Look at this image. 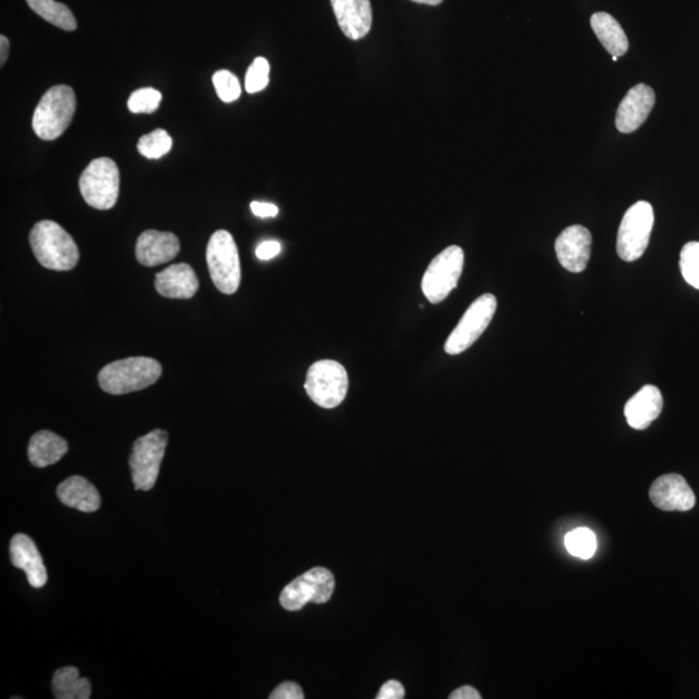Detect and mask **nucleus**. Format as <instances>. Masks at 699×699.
<instances>
[{
	"label": "nucleus",
	"instance_id": "obj_29",
	"mask_svg": "<svg viewBox=\"0 0 699 699\" xmlns=\"http://www.w3.org/2000/svg\"><path fill=\"white\" fill-rule=\"evenodd\" d=\"M270 82V63L265 57H257L250 65L245 77V90L249 94L265 90Z\"/></svg>",
	"mask_w": 699,
	"mask_h": 699
},
{
	"label": "nucleus",
	"instance_id": "obj_22",
	"mask_svg": "<svg viewBox=\"0 0 699 699\" xmlns=\"http://www.w3.org/2000/svg\"><path fill=\"white\" fill-rule=\"evenodd\" d=\"M591 26L611 56L621 57L626 54L630 43L621 24L613 16L606 12H597L591 17Z\"/></svg>",
	"mask_w": 699,
	"mask_h": 699
},
{
	"label": "nucleus",
	"instance_id": "obj_20",
	"mask_svg": "<svg viewBox=\"0 0 699 699\" xmlns=\"http://www.w3.org/2000/svg\"><path fill=\"white\" fill-rule=\"evenodd\" d=\"M56 492L61 503L79 512H96L101 505L99 491L90 481L81 476L65 479L57 487Z\"/></svg>",
	"mask_w": 699,
	"mask_h": 699
},
{
	"label": "nucleus",
	"instance_id": "obj_12",
	"mask_svg": "<svg viewBox=\"0 0 699 699\" xmlns=\"http://www.w3.org/2000/svg\"><path fill=\"white\" fill-rule=\"evenodd\" d=\"M592 235L586 227H567L557 237L555 249L558 262L561 266L573 274H579L586 270L591 258Z\"/></svg>",
	"mask_w": 699,
	"mask_h": 699
},
{
	"label": "nucleus",
	"instance_id": "obj_26",
	"mask_svg": "<svg viewBox=\"0 0 699 699\" xmlns=\"http://www.w3.org/2000/svg\"><path fill=\"white\" fill-rule=\"evenodd\" d=\"M565 545L570 555L582 558V560H589L595 555L597 540L591 530L579 527L566 535Z\"/></svg>",
	"mask_w": 699,
	"mask_h": 699
},
{
	"label": "nucleus",
	"instance_id": "obj_30",
	"mask_svg": "<svg viewBox=\"0 0 699 699\" xmlns=\"http://www.w3.org/2000/svg\"><path fill=\"white\" fill-rule=\"evenodd\" d=\"M213 83L219 99L224 103H232L240 98L241 85L239 79L230 70H218L214 73Z\"/></svg>",
	"mask_w": 699,
	"mask_h": 699
},
{
	"label": "nucleus",
	"instance_id": "obj_15",
	"mask_svg": "<svg viewBox=\"0 0 699 699\" xmlns=\"http://www.w3.org/2000/svg\"><path fill=\"white\" fill-rule=\"evenodd\" d=\"M338 26L347 38L359 41L371 32V0H331Z\"/></svg>",
	"mask_w": 699,
	"mask_h": 699
},
{
	"label": "nucleus",
	"instance_id": "obj_2",
	"mask_svg": "<svg viewBox=\"0 0 699 699\" xmlns=\"http://www.w3.org/2000/svg\"><path fill=\"white\" fill-rule=\"evenodd\" d=\"M161 375L162 367L157 360L134 356L108 364L101 369L98 378L105 393L123 395L149 388Z\"/></svg>",
	"mask_w": 699,
	"mask_h": 699
},
{
	"label": "nucleus",
	"instance_id": "obj_21",
	"mask_svg": "<svg viewBox=\"0 0 699 699\" xmlns=\"http://www.w3.org/2000/svg\"><path fill=\"white\" fill-rule=\"evenodd\" d=\"M69 450L67 441L60 435L42 430L30 439L28 456L30 463L37 468H46L63 459Z\"/></svg>",
	"mask_w": 699,
	"mask_h": 699
},
{
	"label": "nucleus",
	"instance_id": "obj_31",
	"mask_svg": "<svg viewBox=\"0 0 699 699\" xmlns=\"http://www.w3.org/2000/svg\"><path fill=\"white\" fill-rule=\"evenodd\" d=\"M305 694L296 683H283L271 693L270 699H303Z\"/></svg>",
	"mask_w": 699,
	"mask_h": 699
},
{
	"label": "nucleus",
	"instance_id": "obj_19",
	"mask_svg": "<svg viewBox=\"0 0 699 699\" xmlns=\"http://www.w3.org/2000/svg\"><path fill=\"white\" fill-rule=\"evenodd\" d=\"M199 279L195 270L187 263L165 268L156 275L155 287L161 296L174 300H189L199 290Z\"/></svg>",
	"mask_w": 699,
	"mask_h": 699
},
{
	"label": "nucleus",
	"instance_id": "obj_33",
	"mask_svg": "<svg viewBox=\"0 0 699 699\" xmlns=\"http://www.w3.org/2000/svg\"><path fill=\"white\" fill-rule=\"evenodd\" d=\"M281 252V245L278 241L268 240L258 246L256 250L257 257L261 261H270V259L278 256Z\"/></svg>",
	"mask_w": 699,
	"mask_h": 699
},
{
	"label": "nucleus",
	"instance_id": "obj_25",
	"mask_svg": "<svg viewBox=\"0 0 699 699\" xmlns=\"http://www.w3.org/2000/svg\"><path fill=\"white\" fill-rule=\"evenodd\" d=\"M173 148V139L164 129H157L147 135H143L138 142L140 155L148 160H158L164 157Z\"/></svg>",
	"mask_w": 699,
	"mask_h": 699
},
{
	"label": "nucleus",
	"instance_id": "obj_28",
	"mask_svg": "<svg viewBox=\"0 0 699 699\" xmlns=\"http://www.w3.org/2000/svg\"><path fill=\"white\" fill-rule=\"evenodd\" d=\"M162 101V94L152 87H145V89H139L130 95L129 101H127V107H129L131 113H155L158 108H160Z\"/></svg>",
	"mask_w": 699,
	"mask_h": 699
},
{
	"label": "nucleus",
	"instance_id": "obj_38",
	"mask_svg": "<svg viewBox=\"0 0 699 699\" xmlns=\"http://www.w3.org/2000/svg\"><path fill=\"white\" fill-rule=\"evenodd\" d=\"M613 61H618V56H613Z\"/></svg>",
	"mask_w": 699,
	"mask_h": 699
},
{
	"label": "nucleus",
	"instance_id": "obj_4",
	"mask_svg": "<svg viewBox=\"0 0 699 699\" xmlns=\"http://www.w3.org/2000/svg\"><path fill=\"white\" fill-rule=\"evenodd\" d=\"M211 280L224 294L237 292L241 283L239 249L230 232L219 230L210 237L206 248Z\"/></svg>",
	"mask_w": 699,
	"mask_h": 699
},
{
	"label": "nucleus",
	"instance_id": "obj_23",
	"mask_svg": "<svg viewBox=\"0 0 699 699\" xmlns=\"http://www.w3.org/2000/svg\"><path fill=\"white\" fill-rule=\"evenodd\" d=\"M52 689L57 699H90L91 684L79 676L78 668L63 667L57 670L52 679Z\"/></svg>",
	"mask_w": 699,
	"mask_h": 699
},
{
	"label": "nucleus",
	"instance_id": "obj_32",
	"mask_svg": "<svg viewBox=\"0 0 699 699\" xmlns=\"http://www.w3.org/2000/svg\"><path fill=\"white\" fill-rule=\"evenodd\" d=\"M404 688L397 680H390L382 685L380 692L377 694V699H403Z\"/></svg>",
	"mask_w": 699,
	"mask_h": 699
},
{
	"label": "nucleus",
	"instance_id": "obj_27",
	"mask_svg": "<svg viewBox=\"0 0 699 699\" xmlns=\"http://www.w3.org/2000/svg\"><path fill=\"white\" fill-rule=\"evenodd\" d=\"M680 271L690 287L699 290V243L697 241L685 244L681 249Z\"/></svg>",
	"mask_w": 699,
	"mask_h": 699
},
{
	"label": "nucleus",
	"instance_id": "obj_35",
	"mask_svg": "<svg viewBox=\"0 0 699 699\" xmlns=\"http://www.w3.org/2000/svg\"><path fill=\"white\" fill-rule=\"evenodd\" d=\"M450 699H481V694L478 693L477 689L470 687V685H464V687L452 692Z\"/></svg>",
	"mask_w": 699,
	"mask_h": 699
},
{
	"label": "nucleus",
	"instance_id": "obj_17",
	"mask_svg": "<svg viewBox=\"0 0 699 699\" xmlns=\"http://www.w3.org/2000/svg\"><path fill=\"white\" fill-rule=\"evenodd\" d=\"M12 565L25 571L30 586L42 588L47 583V569L37 545L28 535L16 534L10 545Z\"/></svg>",
	"mask_w": 699,
	"mask_h": 699
},
{
	"label": "nucleus",
	"instance_id": "obj_34",
	"mask_svg": "<svg viewBox=\"0 0 699 699\" xmlns=\"http://www.w3.org/2000/svg\"><path fill=\"white\" fill-rule=\"evenodd\" d=\"M250 209L259 218H274L279 214L278 206L270 204V202L253 201L250 204Z\"/></svg>",
	"mask_w": 699,
	"mask_h": 699
},
{
	"label": "nucleus",
	"instance_id": "obj_13",
	"mask_svg": "<svg viewBox=\"0 0 699 699\" xmlns=\"http://www.w3.org/2000/svg\"><path fill=\"white\" fill-rule=\"evenodd\" d=\"M649 496L655 507L666 512H688L696 505V495L680 474H665L655 479Z\"/></svg>",
	"mask_w": 699,
	"mask_h": 699
},
{
	"label": "nucleus",
	"instance_id": "obj_36",
	"mask_svg": "<svg viewBox=\"0 0 699 699\" xmlns=\"http://www.w3.org/2000/svg\"><path fill=\"white\" fill-rule=\"evenodd\" d=\"M8 54H10V41H8L6 35H2L0 37V64H2V67L6 64Z\"/></svg>",
	"mask_w": 699,
	"mask_h": 699
},
{
	"label": "nucleus",
	"instance_id": "obj_24",
	"mask_svg": "<svg viewBox=\"0 0 699 699\" xmlns=\"http://www.w3.org/2000/svg\"><path fill=\"white\" fill-rule=\"evenodd\" d=\"M29 7L41 16L43 20L57 26V28L73 32L77 29V20L68 6L56 0H26Z\"/></svg>",
	"mask_w": 699,
	"mask_h": 699
},
{
	"label": "nucleus",
	"instance_id": "obj_37",
	"mask_svg": "<svg viewBox=\"0 0 699 699\" xmlns=\"http://www.w3.org/2000/svg\"><path fill=\"white\" fill-rule=\"evenodd\" d=\"M411 2L426 4V6H439L443 0H411Z\"/></svg>",
	"mask_w": 699,
	"mask_h": 699
},
{
	"label": "nucleus",
	"instance_id": "obj_16",
	"mask_svg": "<svg viewBox=\"0 0 699 699\" xmlns=\"http://www.w3.org/2000/svg\"><path fill=\"white\" fill-rule=\"evenodd\" d=\"M180 252L177 236L171 232L148 230L139 236L136 243V259L140 265L155 267L171 262Z\"/></svg>",
	"mask_w": 699,
	"mask_h": 699
},
{
	"label": "nucleus",
	"instance_id": "obj_10",
	"mask_svg": "<svg viewBox=\"0 0 699 699\" xmlns=\"http://www.w3.org/2000/svg\"><path fill=\"white\" fill-rule=\"evenodd\" d=\"M496 307H498V301L494 294L487 293L478 297L448 336L444 351L448 355H459L476 344L494 319Z\"/></svg>",
	"mask_w": 699,
	"mask_h": 699
},
{
	"label": "nucleus",
	"instance_id": "obj_7",
	"mask_svg": "<svg viewBox=\"0 0 699 699\" xmlns=\"http://www.w3.org/2000/svg\"><path fill=\"white\" fill-rule=\"evenodd\" d=\"M464 250L457 245L448 246L430 262L422 278V293L433 305L441 303L457 287L464 270Z\"/></svg>",
	"mask_w": 699,
	"mask_h": 699
},
{
	"label": "nucleus",
	"instance_id": "obj_6",
	"mask_svg": "<svg viewBox=\"0 0 699 699\" xmlns=\"http://www.w3.org/2000/svg\"><path fill=\"white\" fill-rule=\"evenodd\" d=\"M82 197L91 208L112 209L120 196V170L112 158L92 161L79 178Z\"/></svg>",
	"mask_w": 699,
	"mask_h": 699
},
{
	"label": "nucleus",
	"instance_id": "obj_5",
	"mask_svg": "<svg viewBox=\"0 0 699 699\" xmlns=\"http://www.w3.org/2000/svg\"><path fill=\"white\" fill-rule=\"evenodd\" d=\"M305 390L312 402L332 410L344 402L349 391V375L336 360H319L307 371Z\"/></svg>",
	"mask_w": 699,
	"mask_h": 699
},
{
	"label": "nucleus",
	"instance_id": "obj_8",
	"mask_svg": "<svg viewBox=\"0 0 699 699\" xmlns=\"http://www.w3.org/2000/svg\"><path fill=\"white\" fill-rule=\"evenodd\" d=\"M167 439L169 435L161 429L152 430L144 437L136 439L129 460L135 490L149 491L155 487L164 460Z\"/></svg>",
	"mask_w": 699,
	"mask_h": 699
},
{
	"label": "nucleus",
	"instance_id": "obj_1",
	"mask_svg": "<svg viewBox=\"0 0 699 699\" xmlns=\"http://www.w3.org/2000/svg\"><path fill=\"white\" fill-rule=\"evenodd\" d=\"M34 256L48 270L70 271L77 266L79 250L76 241L60 224L41 221L29 236Z\"/></svg>",
	"mask_w": 699,
	"mask_h": 699
},
{
	"label": "nucleus",
	"instance_id": "obj_18",
	"mask_svg": "<svg viewBox=\"0 0 699 699\" xmlns=\"http://www.w3.org/2000/svg\"><path fill=\"white\" fill-rule=\"evenodd\" d=\"M663 410L661 390L654 385H645L624 407V416L628 425L636 430L648 429L657 420Z\"/></svg>",
	"mask_w": 699,
	"mask_h": 699
},
{
	"label": "nucleus",
	"instance_id": "obj_11",
	"mask_svg": "<svg viewBox=\"0 0 699 699\" xmlns=\"http://www.w3.org/2000/svg\"><path fill=\"white\" fill-rule=\"evenodd\" d=\"M336 580L325 567H314L290 582L280 595V604L285 610L298 611L309 602L325 604L331 600Z\"/></svg>",
	"mask_w": 699,
	"mask_h": 699
},
{
	"label": "nucleus",
	"instance_id": "obj_14",
	"mask_svg": "<svg viewBox=\"0 0 699 699\" xmlns=\"http://www.w3.org/2000/svg\"><path fill=\"white\" fill-rule=\"evenodd\" d=\"M655 104L652 87L640 83L633 86L619 105L615 126L623 134H631L648 120Z\"/></svg>",
	"mask_w": 699,
	"mask_h": 699
},
{
	"label": "nucleus",
	"instance_id": "obj_9",
	"mask_svg": "<svg viewBox=\"0 0 699 699\" xmlns=\"http://www.w3.org/2000/svg\"><path fill=\"white\" fill-rule=\"evenodd\" d=\"M654 226L653 206L646 201L636 202L626 211L617 237L618 256L626 262H635L644 256Z\"/></svg>",
	"mask_w": 699,
	"mask_h": 699
},
{
	"label": "nucleus",
	"instance_id": "obj_3",
	"mask_svg": "<svg viewBox=\"0 0 699 699\" xmlns=\"http://www.w3.org/2000/svg\"><path fill=\"white\" fill-rule=\"evenodd\" d=\"M77 109L76 94L72 87H51L35 108L33 130L42 140L60 138L73 121Z\"/></svg>",
	"mask_w": 699,
	"mask_h": 699
}]
</instances>
